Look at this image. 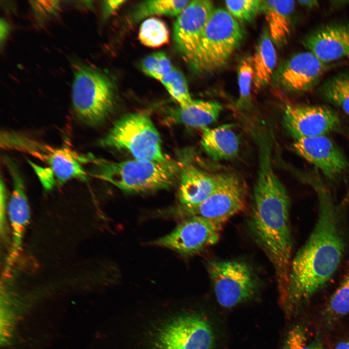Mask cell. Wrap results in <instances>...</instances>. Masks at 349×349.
<instances>
[{"instance_id": "6da1fadb", "label": "cell", "mask_w": 349, "mask_h": 349, "mask_svg": "<svg viewBox=\"0 0 349 349\" xmlns=\"http://www.w3.org/2000/svg\"><path fill=\"white\" fill-rule=\"evenodd\" d=\"M312 185L318 200V216L310 236L291 261L285 300L290 304L306 301L331 279L347 247L345 205L335 203L321 184Z\"/></svg>"}, {"instance_id": "7a4b0ae2", "label": "cell", "mask_w": 349, "mask_h": 349, "mask_svg": "<svg viewBox=\"0 0 349 349\" xmlns=\"http://www.w3.org/2000/svg\"><path fill=\"white\" fill-rule=\"evenodd\" d=\"M268 145L260 147V162L249 225L256 242L272 264L280 295L287 294L293 240L290 200L271 165Z\"/></svg>"}, {"instance_id": "3957f363", "label": "cell", "mask_w": 349, "mask_h": 349, "mask_svg": "<svg viewBox=\"0 0 349 349\" xmlns=\"http://www.w3.org/2000/svg\"><path fill=\"white\" fill-rule=\"evenodd\" d=\"M95 175L128 192H151L168 189L180 174L179 163L134 159L121 162L96 160Z\"/></svg>"}, {"instance_id": "277c9868", "label": "cell", "mask_w": 349, "mask_h": 349, "mask_svg": "<svg viewBox=\"0 0 349 349\" xmlns=\"http://www.w3.org/2000/svg\"><path fill=\"white\" fill-rule=\"evenodd\" d=\"M244 35L240 24L227 10L214 9L190 63L201 72L221 68L239 46Z\"/></svg>"}, {"instance_id": "5b68a950", "label": "cell", "mask_w": 349, "mask_h": 349, "mask_svg": "<svg viewBox=\"0 0 349 349\" xmlns=\"http://www.w3.org/2000/svg\"><path fill=\"white\" fill-rule=\"evenodd\" d=\"M71 98L77 117L88 125L96 126L103 121L112 109L113 87L99 71L78 64L74 71Z\"/></svg>"}, {"instance_id": "8992f818", "label": "cell", "mask_w": 349, "mask_h": 349, "mask_svg": "<svg viewBox=\"0 0 349 349\" xmlns=\"http://www.w3.org/2000/svg\"><path fill=\"white\" fill-rule=\"evenodd\" d=\"M106 147L125 149L135 159L165 162L158 130L151 119L143 113L127 114L117 120L100 142Z\"/></svg>"}, {"instance_id": "52a82bcc", "label": "cell", "mask_w": 349, "mask_h": 349, "mask_svg": "<svg viewBox=\"0 0 349 349\" xmlns=\"http://www.w3.org/2000/svg\"><path fill=\"white\" fill-rule=\"evenodd\" d=\"M246 195L243 186L234 174H219L218 184L201 203L192 206L180 205L155 213L158 217L183 218L194 216L208 219L222 226L230 218L244 209Z\"/></svg>"}, {"instance_id": "ba28073f", "label": "cell", "mask_w": 349, "mask_h": 349, "mask_svg": "<svg viewBox=\"0 0 349 349\" xmlns=\"http://www.w3.org/2000/svg\"><path fill=\"white\" fill-rule=\"evenodd\" d=\"M0 147L29 154L46 163L60 184L72 179H86L76 155L66 148H57L20 132L1 131Z\"/></svg>"}, {"instance_id": "9c48e42d", "label": "cell", "mask_w": 349, "mask_h": 349, "mask_svg": "<svg viewBox=\"0 0 349 349\" xmlns=\"http://www.w3.org/2000/svg\"><path fill=\"white\" fill-rule=\"evenodd\" d=\"M207 271L216 298L225 308H231L252 298L257 288V279L246 263L237 260L212 261Z\"/></svg>"}, {"instance_id": "30bf717a", "label": "cell", "mask_w": 349, "mask_h": 349, "mask_svg": "<svg viewBox=\"0 0 349 349\" xmlns=\"http://www.w3.org/2000/svg\"><path fill=\"white\" fill-rule=\"evenodd\" d=\"M222 227L201 217L184 219L169 234L149 244L169 249L184 255H192L216 244Z\"/></svg>"}, {"instance_id": "8fae6325", "label": "cell", "mask_w": 349, "mask_h": 349, "mask_svg": "<svg viewBox=\"0 0 349 349\" xmlns=\"http://www.w3.org/2000/svg\"><path fill=\"white\" fill-rule=\"evenodd\" d=\"M215 336L207 321L197 315L177 318L157 334V349H213Z\"/></svg>"}, {"instance_id": "7c38bea8", "label": "cell", "mask_w": 349, "mask_h": 349, "mask_svg": "<svg viewBox=\"0 0 349 349\" xmlns=\"http://www.w3.org/2000/svg\"><path fill=\"white\" fill-rule=\"evenodd\" d=\"M283 119L286 128L295 140L326 135L340 126L337 113L322 106L288 105Z\"/></svg>"}, {"instance_id": "4fadbf2b", "label": "cell", "mask_w": 349, "mask_h": 349, "mask_svg": "<svg viewBox=\"0 0 349 349\" xmlns=\"http://www.w3.org/2000/svg\"><path fill=\"white\" fill-rule=\"evenodd\" d=\"M214 9L212 1L190 0L175 21L174 40L179 51L190 63Z\"/></svg>"}, {"instance_id": "5bb4252c", "label": "cell", "mask_w": 349, "mask_h": 349, "mask_svg": "<svg viewBox=\"0 0 349 349\" xmlns=\"http://www.w3.org/2000/svg\"><path fill=\"white\" fill-rule=\"evenodd\" d=\"M292 146L298 155L329 179L339 176L349 167L344 155L326 135L296 139Z\"/></svg>"}, {"instance_id": "9a60e30c", "label": "cell", "mask_w": 349, "mask_h": 349, "mask_svg": "<svg viewBox=\"0 0 349 349\" xmlns=\"http://www.w3.org/2000/svg\"><path fill=\"white\" fill-rule=\"evenodd\" d=\"M329 66L328 63L309 51L298 53L288 59L282 66L280 81L290 91H307L318 82Z\"/></svg>"}, {"instance_id": "2e32d148", "label": "cell", "mask_w": 349, "mask_h": 349, "mask_svg": "<svg viewBox=\"0 0 349 349\" xmlns=\"http://www.w3.org/2000/svg\"><path fill=\"white\" fill-rule=\"evenodd\" d=\"M303 44L326 63L349 56V23H329L306 35Z\"/></svg>"}, {"instance_id": "e0dca14e", "label": "cell", "mask_w": 349, "mask_h": 349, "mask_svg": "<svg viewBox=\"0 0 349 349\" xmlns=\"http://www.w3.org/2000/svg\"><path fill=\"white\" fill-rule=\"evenodd\" d=\"M5 163L13 182V190L8 208L13 231V244L7 260L6 268L7 270L18 256L26 227L29 222L30 212L24 182L19 172L10 159H6Z\"/></svg>"}, {"instance_id": "ac0fdd59", "label": "cell", "mask_w": 349, "mask_h": 349, "mask_svg": "<svg viewBox=\"0 0 349 349\" xmlns=\"http://www.w3.org/2000/svg\"><path fill=\"white\" fill-rule=\"evenodd\" d=\"M219 174L214 175L192 165L181 168L178 199L180 205L192 206L207 198L216 188Z\"/></svg>"}, {"instance_id": "d6986e66", "label": "cell", "mask_w": 349, "mask_h": 349, "mask_svg": "<svg viewBox=\"0 0 349 349\" xmlns=\"http://www.w3.org/2000/svg\"><path fill=\"white\" fill-rule=\"evenodd\" d=\"M201 144L206 153L215 160L232 159L239 151L238 139L231 124L203 129Z\"/></svg>"}, {"instance_id": "ffe728a7", "label": "cell", "mask_w": 349, "mask_h": 349, "mask_svg": "<svg viewBox=\"0 0 349 349\" xmlns=\"http://www.w3.org/2000/svg\"><path fill=\"white\" fill-rule=\"evenodd\" d=\"M222 109L216 101L192 100L186 106L171 109L169 117L177 123L203 129L217 120Z\"/></svg>"}, {"instance_id": "44dd1931", "label": "cell", "mask_w": 349, "mask_h": 349, "mask_svg": "<svg viewBox=\"0 0 349 349\" xmlns=\"http://www.w3.org/2000/svg\"><path fill=\"white\" fill-rule=\"evenodd\" d=\"M295 5L294 0H262L261 11L268 24V32L273 43L278 46L286 43L290 35Z\"/></svg>"}, {"instance_id": "7402d4cb", "label": "cell", "mask_w": 349, "mask_h": 349, "mask_svg": "<svg viewBox=\"0 0 349 349\" xmlns=\"http://www.w3.org/2000/svg\"><path fill=\"white\" fill-rule=\"evenodd\" d=\"M252 60L253 85L255 89L259 90L270 82L276 64V51L268 31L261 35Z\"/></svg>"}, {"instance_id": "603a6c76", "label": "cell", "mask_w": 349, "mask_h": 349, "mask_svg": "<svg viewBox=\"0 0 349 349\" xmlns=\"http://www.w3.org/2000/svg\"><path fill=\"white\" fill-rule=\"evenodd\" d=\"M190 0H150L139 4L132 15V20L138 22L154 15L178 16Z\"/></svg>"}, {"instance_id": "cb8c5ba5", "label": "cell", "mask_w": 349, "mask_h": 349, "mask_svg": "<svg viewBox=\"0 0 349 349\" xmlns=\"http://www.w3.org/2000/svg\"><path fill=\"white\" fill-rule=\"evenodd\" d=\"M319 93L326 100L349 115V74H341L325 81Z\"/></svg>"}, {"instance_id": "d4e9b609", "label": "cell", "mask_w": 349, "mask_h": 349, "mask_svg": "<svg viewBox=\"0 0 349 349\" xmlns=\"http://www.w3.org/2000/svg\"><path fill=\"white\" fill-rule=\"evenodd\" d=\"M138 38L144 46L157 48L169 42L170 32L163 20L157 17H149L141 24Z\"/></svg>"}, {"instance_id": "484cf974", "label": "cell", "mask_w": 349, "mask_h": 349, "mask_svg": "<svg viewBox=\"0 0 349 349\" xmlns=\"http://www.w3.org/2000/svg\"><path fill=\"white\" fill-rule=\"evenodd\" d=\"M349 313V265L340 285L331 296L325 309L326 317L332 322Z\"/></svg>"}, {"instance_id": "4316f807", "label": "cell", "mask_w": 349, "mask_h": 349, "mask_svg": "<svg viewBox=\"0 0 349 349\" xmlns=\"http://www.w3.org/2000/svg\"><path fill=\"white\" fill-rule=\"evenodd\" d=\"M160 82L179 106H186L192 101L184 76L174 67Z\"/></svg>"}, {"instance_id": "83f0119b", "label": "cell", "mask_w": 349, "mask_h": 349, "mask_svg": "<svg viewBox=\"0 0 349 349\" xmlns=\"http://www.w3.org/2000/svg\"><path fill=\"white\" fill-rule=\"evenodd\" d=\"M141 66L144 73L160 81L174 67L170 59L162 52H155L146 57Z\"/></svg>"}, {"instance_id": "f1b7e54d", "label": "cell", "mask_w": 349, "mask_h": 349, "mask_svg": "<svg viewBox=\"0 0 349 349\" xmlns=\"http://www.w3.org/2000/svg\"><path fill=\"white\" fill-rule=\"evenodd\" d=\"M262 0H226L225 4L227 11L237 20L243 22L253 20L261 10Z\"/></svg>"}, {"instance_id": "f546056e", "label": "cell", "mask_w": 349, "mask_h": 349, "mask_svg": "<svg viewBox=\"0 0 349 349\" xmlns=\"http://www.w3.org/2000/svg\"><path fill=\"white\" fill-rule=\"evenodd\" d=\"M254 70L252 58L243 59L238 69V81L239 91V105L247 103L250 97L252 84L253 83Z\"/></svg>"}, {"instance_id": "4dcf8cb0", "label": "cell", "mask_w": 349, "mask_h": 349, "mask_svg": "<svg viewBox=\"0 0 349 349\" xmlns=\"http://www.w3.org/2000/svg\"><path fill=\"white\" fill-rule=\"evenodd\" d=\"M284 349H324L318 340H309L304 329L293 327L288 332Z\"/></svg>"}, {"instance_id": "1f68e13d", "label": "cell", "mask_w": 349, "mask_h": 349, "mask_svg": "<svg viewBox=\"0 0 349 349\" xmlns=\"http://www.w3.org/2000/svg\"><path fill=\"white\" fill-rule=\"evenodd\" d=\"M57 0L31 1L32 8L36 15L46 17L54 14L59 7Z\"/></svg>"}, {"instance_id": "d6a6232c", "label": "cell", "mask_w": 349, "mask_h": 349, "mask_svg": "<svg viewBox=\"0 0 349 349\" xmlns=\"http://www.w3.org/2000/svg\"><path fill=\"white\" fill-rule=\"evenodd\" d=\"M29 162L32 166L34 170H35L44 188L47 190L51 189L54 184L53 177L54 174L52 170L49 167L43 168L36 165L31 161H29Z\"/></svg>"}, {"instance_id": "836d02e7", "label": "cell", "mask_w": 349, "mask_h": 349, "mask_svg": "<svg viewBox=\"0 0 349 349\" xmlns=\"http://www.w3.org/2000/svg\"><path fill=\"white\" fill-rule=\"evenodd\" d=\"M0 228L1 234L3 235L5 234V199L6 193L4 183L1 178L0 185Z\"/></svg>"}, {"instance_id": "e575fe53", "label": "cell", "mask_w": 349, "mask_h": 349, "mask_svg": "<svg viewBox=\"0 0 349 349\" xmlns=\"http://www.w3.org/2000/svg\"><path fill=\"white\" fill-rule=\"evenodd\" d=\"M122 0H105L103 3L104 16L108 17L118 10L126 2Z\"/></svg>"}, {"instance_id": "d590c367", "label": "cell", "mask_w": 349, "mask_h": 349, "mask_svg": "<svg viewBox=\"0 0 349 349\" xmlns=\"http://www.w3.org/2000/svg\"><path fill=\"white\" fill-rule=\"evenodd\" d=\"M9 31V27L4 20L1 19L0 22V39L1 44L6 39Z\"/></svg>"}, {"instance_id": "8d00e7d4", "label": "cell", "mask_w": 349, "mask_h": 349, "mask_svg": "<svg viewBox=\"0 0 349 349\" xmlns=\"http://www.w3.org/2000/svg\"><path fill=\"white\" fill-rule=\"evenodd\" d=\"M297 2L301 6L310 9L318 6V2L315 0H298Z\"/></svg>"}, {"instance_id": "74e56055", "label": "cell", "mask_w": 349, "mask_h": 349, "mask_svg": "<svg viewBox=\"0 0 349 349\" xmlns=\"http://www.w3.org/2000/svg\"><path fill=\"white\" fill-rule=\"evenodd\" d=\"M335 349H349V341H345L338 343Z\"/></svg>"}]
</instances>
